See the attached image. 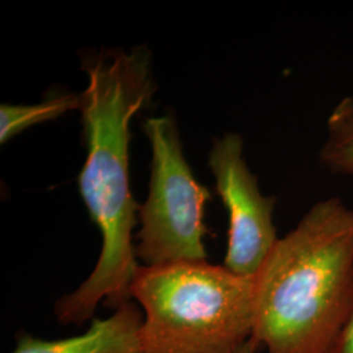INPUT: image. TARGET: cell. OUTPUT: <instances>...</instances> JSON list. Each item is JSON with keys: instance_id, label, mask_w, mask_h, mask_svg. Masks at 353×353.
Masks as SVG:
<instances>
[{"instance_id": "cell-10", "label": "cell", "mask_w": 353, "mask_h": 353, "mask_svg": "<svg viewBox=\"0 0 353 353\" xmlns=\"http://www.w3.org/2000/svg\"><path fill=\"white\" fill-rule=\"evenodd\" d=\"M259 348H261V347L252 339V341H249L239 353H256V351H258Z\"/></svg>"}, {"instance_id": "cell-7", "label": "cell", "mask_w": 353, "mask_h": 353, "mask_svg": "<svg viewBox=\"0 0 353 353\" xmlns=\"http://www.w3.org/2000/svg\"><path fill=\"white\" fill-rule=\"evenodd\" d=\"M319 163L332 173L353 176V97L341 99L328 115Z\"/></svg>"}, {"instance_id": "cell-8", "label": "cell", "mask_w": 353, "mask_h": 353, "mask_svg": "<svg viewBox=\"0 0 353 353\" xmlns=\"http://www.w3.org/2000/svg\"><path fill=\"white\" fill-rule=\"evenodd\" d=\"M81 106V94L55 96L34 105L3 103L0 106V141L4 144L29 127L54 119L68 110H80Z\"/></svg>"}, {"instance_id": "cell-1", "label": "cell", "mask_w": 353, "mask_h": 353, "mask_svg": "<svg viewBox=\"0 0 353 353\" xmlns=\"http://www.w3.org/2000/svg\"><path fill=\"white\" fill-rule=\"evenodd\" d=\"M84 70L88 87L81 93L80 110L88 154L79 186L100 229L102 248L89 278L55 303L57 321L75 326L92 321L101 301L113 310L132 301L131 285L140 265L132 243L138 205L128 176L130 122L153 93L144 49L100 55Z\"/></svg>"}, {"instance_id": "cell-5", "label": "cell", "mask_w": 353, "mask_h": 353, "mask_svg": "<svg viewBox=\"0 0 353 353\" xmlns=\"http://www.w3.org/2000/svg\"><path fill=\"white\" fill-rule=\"evenodd\" d=\"M208 164L229 214L224 265L240 276L255 278L279 241L272 220L275 196L262 194L243 159L239 134L228 132L214 140Z\"/></svg>"}, {"instance_id": "cell-6", "label": "cell", "mask_w": 353, "mask_h": 353, "mask_svg": "<svg viewBox=\"0 0 353 353\" xmlns=\"http://www.w3.org/2000/svg\"><path fill=\"white\" fill-rule=\"evenodd\" d=\"M144 316L134 301L122 305L105 319L93 318L84 334L43 341L21 332L12 353H140Z\"/></svg>"}, {"instance_id": "cell-3", "label": "cell", "mask_w": 353, "mask_h": 353, "mask_svg": "<svg viewBox=\"0 0 353 353\" xmlns=\"http://www.w3.org/2000/svg\"><path fill=\"white\" fill-rule=\"evenodd\" d=\"M140 353H239L252 339L254 278L207 261L140 265Z\"/></svg>"}, {"instance_id": "cell-4", "label": "cell", "mask_w": 353, "mask_h": 353, "mask_svg": "<svg viewBox=\"0 0 353 353\" xmlns=\"http://www.w3.org/2000/svg\"><path fill=\"white\" fill-rule=\"evenodd\" d=\"M143 127L151 143L152 174L148 199L139 208L137 258L144 265L207 261L203 219L210 191L192 176L174 118L153 117Z\"/></svg>"}, {"instance_id": "cell-9", "label": "cell", "mask_w": 353, "mask_h": 353, "mask_svg": "<svg viewBox=\"0 0 353 353\" xmlns=\"http://www.w3.org/2000/svg\"><path fill=\"white\" fill-rule=\"evenodd\" d=\"M326 353H353V299Z\"/></svg>"}, {"instance_id": "cell-2", "label": "cell", "mask_w": 353, "mask_h": 353, "mask_svg": "<svg viewBox=\"0 0 353 353\" xmlns=\"http://www.w3.org/2000/svg\"><path fill=\"white\" fill-rule=\"evenodd\" d=\"M353 299V210L319 201L254 278L252 341L267 353H326Z\"/></svg>"}]
</instances>
